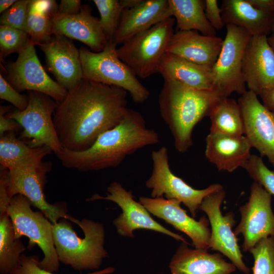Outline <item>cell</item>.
I'll return each instance as SVG.
<instances>
[{
	"mask_svg": "<svg viewBox=\"0 0 274 274\" xmlns=\"http://www.w3.org/2000/svg\"><path fill=\"white\" fill-rule=\"evenodd\" d=\"M122 88L83 78L57 103L53 121L63 148L81 151L118 125L127 108Z\"/></svg>",
	"mask_w": 274,
	"mask_h": 274,
	"instance_id": "cell-1",
	"label": "cell"
},
{
	"mask_svg": "<svg viewBox=\"0 0 274 274\" xmlns=\"http://www.w3.org/2000/svg\"><path fill=\"white\" fill-rule=\"evenodd\" d=\"M159 141V134L147 127L142 115L127 108L120 123L101 134L87 149L72 151L63 148L55 154L66 168L99 170L117 167L127 156Z\"/></svg>",
	"mask_w": 274,
	"mask_h": 274,
	"instance_id": "cell-2",
	"label": "cell"
},
{
	"mask_svg": "<svg viewBox=\"0 0 274 274\" xmlns=\"http://www.w3.org/2000/svg\"><path fill=\"white\" fill-rule=\"evenodd\" d=\"M224 97L215 89H197L164 80L158 98L159 112L178 152L185 153L192 146L194 127L209 116L213 107Z\"/></svg>",
	"mask_w": 274,
	"mask_h": 274,
	"instance_id": "cell-3",
	"label": "cell"
},
{
	"mask_svg": "<svg viewBox=\"0 0 274 274\" xmlns=\"http://www.w3.org/2000/svg\"><path fill=\"white\" fill-rule=\"evenodd\" d=\"M77 224L83 230L81 238L65 219L53 224L55 247L60 262L77 270L99 268L102 259L108 256L104 248V225L88 219L78 220Z\"/></svg>",
	"mask_w": 274,
	"mask_h": 274,
	"instance_id": "cell-4",
	"label": "cell"
},
{
	"mask_svg": "<svg viewBox=\"0 0 274 274\" xmlns=\"http://www.w3.org/2000/svg\"><path fill=\"white\" fill-rule=\"evenodd\" d=\"M116 46L109 42L99 52L81 49L83 78L122 88L129 93L134 102L142 104L148 99L150 92L132 70L120 59Z\"/></svg>",
	"mask_w": 274,
	"mask_h": 274,
	"instance_id": "cell-5",
	"label": "cell"
},
{
	"mask_svg": "<svg viewBox=\"0 0 274 274\" xmlns=\"http://www.w3.org/2000/svg\"><path fill=\"white\" fill-rule=\"evenodd\" d=\"M170 17L124 42L117 48L120 59L137 77L146 78L157 73L161 60L174 33Z\"/></svg>",
	"mask_w": 274,
	"mask_h": 274,
	"instance_id": "cell-6",
	"label": "cell"
},
{
	"mask_svg": "<svg viewBox=\"0 0 274 274\" xmlns=\"http://www.w3.org/2000/svg\"><path fill=\"white\" fill-rule=\"evenodd\" d=\"M32 206L30 201L21 194L11 199L6 212L12 222L15 237L17 239L27 237L29 249L38 245L44 254L40 267L56 272L59 270L60 261L54 243L53 224L41 211L34 212Z\"/></svg>",
	"mask_w": 274,
	"mask_h": 274,
	"instance_id": "cell-7",
	"label": "cell"
},
{
	"mask_svg": "<svg viewBox=\"0 0 274 274\" xmlns=\"http://www.w3.org/2000/svg\"><path fill=\"white\" fill-rule=\"evenodd\" d=\"M51 163L43 162L30 166L9 169H1L0 178L3 180L9 198L21 194L26 197L32 206L38 208L53 224L59 219H68L76 223V219L68 215L64 203H49L44 194L46 175L51 169Z\"/></svg>",
	"mask_w": 274,
	"mask_h": 274,
	"instance_id": "cell-8",
	"label": "cell"
},
{
	"mask_svg": "<svg viewBox=\"0 0 274 274\" xmlns=\"http://www.w3.org/2000/svg\"><path fill=\"white\" fill-rule=\"evenodd\" d=\"M151 159V175L145 183L151 190V197L177 200L187 207L193 218L195 217L206 197L223 189L222 185L216 183L203 189H196L175 175L170 169L165 146L153 150Z\"/></svg>",
	"mask_w": 274,
	"mask_h": 274,
	"instance_id": "cell-9",
	"label": "cell"
},
{
	"mask_svg": "<svg viewBox=\"0 0 274 274\" xmlns=\"http://www.w3.org/2000/svg\"><path fill=\"white\" fill-rule=\"evenodd\" d=\"M27 107L6 116L15 120L22 128L21 136L33 148L46 146L55 154L63 147L55 128L53 115L57 103L43 93L29 91Z\"/></svg>",
	"mask_w": 274,
	"mask_h": 274,
	"instance_id": "cell-10",
	"label": "cell"
},
{
	"mask_svg": "<svg viewBox=\"0 0 274 274\" xmlns=\"http://www.w3.org/2000/svg\"><path fill=\"white\" fill-rule=\"evenodd\" d=\"M226 33L215 63L211 68L213 89L224 97L232 93L241 95L246 91L242 73L243 56L252 37L245 29L232 24L226 25Z\"/></svg>",
	"mask_w": 274,
	"mask_h": 274,
	"instance_id": "cell-11",
	"label": "cell"
},
{
	"mask_svg": "<svg viewBox=\"0 0 274 274\" xmlns=\"http://www.w3.org/2000/svg\"><path fill=\"white\" fill-rule=\"evenodd\" d=\"M225 195L223 189L213 193L204 198L199 208L207 215L211 226L209 248L227 257L243 273L249 274L250 268L243 260L237 238L232 229L236 223L235 215L232 212L225 215L221 213Z\"/></svg>",
	"mask_w": 274,
	"mask_h": 274,
	"instance_id": "cell-12",
	"label": "cell"
},
{
	"mask_svg": "<svg viewBox=\"0 0 274 274\" xmlns=\"http://www.w3.org/2000/svg\"><path fill=\"white\" fill-rule=\"evenodd\" d=\"M241 219L234 233L242 234L244 252H249L261 239L274 237V214L271 195L260 184L254 182L251 186L248 201L241 206Z\"/></svg>",
	"mask_w": 274,
	"mask_h": 274,
	"instance_id": "cell-13",
	"label": "cell"
},
{
	"mask_svg": "<svg viewBox=\"0 0 274 274\" xmlns=\"http://www.w3.org/2000/svg\"><path fill=\"white\" fill-rule=\"evenodd\" d=\"M107 191L106 196L96 194L87 199V201L107 200L115 202L121 209L122 213L113 222L119 235L133 237V231L135 229H145L186 242L182 236L167 229L153 219L147 209L134 200L131 191H127L120 183H111L108 187Z\"/></svg>",
	"mask_w": 274,
	"mask_h": 274,
	"instance_id": "cell-14",
	"label": "cell"
},
{
	"mask_svg": "<svg viewBox=\"0 0 274 274\" xmlns=\"http://www.w3.org/2000/svg\"><path fill=\"white\" fill-rule=\"evenodd\" d=\"M34 46L29 40L16 60L8 64V81L19 92L24 90L40 92L59 103L64 98L67 91L47 74Z\"/></svg>",
	"mask_w": 274,
	"mask_h": 274,
	"instance_id": "cell-15",
	"label": "cell"
},
{
	"mask_svg": "<svg viewBox=\"0 0 274 274\" xmlns=\"http://www.w3.org/2000/svg\"><path fill=\"white\" fill-rule=\"evenodd\" d=\"M237 102L244 120V135L252 147L266 157L274 166V112L250 90L241 95Z\"/></svg>",
	"mask_w": 274,
	"mask_h": 274,
	"instance_id": "cell-16",
	"label": "cell"
},
{
	"mask_svg": "<svg viewBox=\"0 0 274 274\" xmlns=\"http://www.w3.org/2000/svg\"><path fill=\"white\" fill-rule=\"evenodd\" d=\"M139 202L154 216L188 236L194 248L208 250L211 236L209 221L205 216L199 221L191 217L180 206L181 202L164 197H140Z\"/></svg>",
	"mask_w": 274,
	"mask_h": 274,
	"instance_id": "cell-17",
	"label": "cell"
},
{
	"mask_svg": "<svg viewBox=\"0 0 274 274\" xmlns=\"http://www.w3.org/2000/svg\"><path fill=\"white\" fill-rule=\"evenodd\" d=\"M266 36H252L243 59L244 80L261 97L274 86V51Z\"/></svg>",
	"mask_w": 274,
	"mask_h": 274,
	"instance_id": "cell-18",
	"label": "cell"
},
{
	"mask_svg": "<svg viewBox=\"0 0 274 274\" xmlns=\"http://www.w3.org/2000/svg\"><path fill=\"white\" fill-rule=\"evenodd\" d=\"M40 47L45 54L48 70L56 82L67 91L83 79L80 50L71 39L54 34Z\"/></svg>",
	"mask_w": 274,
	"mask_h": 274,
	"instance_id": "cell-19",
	"label": "cell"
},
{
	"mask_svg": "<svg viewBox=\"0 0 274 274\" xmlns=\"http://www.w3.org/2000/svg\"><path fill=\"white\" fill-rule=\"evenodd\" d=\"M88 5L82 6L80 12L66 15L57 12L52 17L53 35L64 36L78 40L93 52L101 51L109 41L102 29L99 18L94 16Z\"/></svg>",
	"mask_w": 274,
	"mask_h": 274,
	"instance_id": "cell-20",
	"label": "cell"
},
{
	"mask_svg": "<svg viewBox=\"0 0 274 274\" xmlns=\"http://www.w3.org/2000/svg\"><path fill=\"white\" fill-rule=\"evenodd\" d=\"M223 42L221 38L200 35L194 30L178 31L172 37L166 53L212 68L219 56Z\"/></svg>",
	"mask_w": 274,
	"mask_h": 274,
	"instance_id": "cell-21",
	"label": "cell"
},
{
	"mask_svg": "<svg viewBox=\"0 0 274 274\" xmlns=\"http://www.w3.org/2000/svg\"><path fill=\"white\" fill-rule=\"evenodd\" d=\"M173 17L168 0H142L123 11L114 43L122 44L132 37Z\"/></svg>",
	"mask_w": 274,
	"mask_h": 274,
	"instance_id": "cell-22",
	"label": "cell"
},
{
	"mask_svg": "<svg viewBox=\"0 0 274 274\" xmlns=\"http://www.w3.org/2000/svg\"><path fill=\"white\" fill-rule=\"evenodd\" d=\"M205 155L219 170L232 172L242 167L251 156L252 148L245 135L210 132L206 139Z\"/></svg>",
	"mask_w": 274,
	"mask_h": 274,
	"instance_id": "cell-23",
	"label": "cell"
},
{
	"mask_svg": "<svg viewBox=\"0 0 274 274\" xmlns=\"http://www.w3.org/2000/svg\"><path fill=\"white\" fill-rule=\"evenodd\" d=\"M172 274H231L236 267L219 253L208 250L191 249L182 242L173 256L169 265Z\"/></svg>",
	"mask_w": 274,
	"mask_h": 274,
	"instance_id": "cell-24",
	"label": "cell"
},
{
	"mask_svg": "<svg viewBox=\"0 0 274 274\" xmlns=\"http://www.w3.org/2000/svg\"><path fill=\"white\" fill-rule=\"evenodd\" d=\"M221 8L225 25L241 27L252 36H267L271 32L274 13L259 10L248 0H224Z\"/></svg>",
	"mask_w": 274,
	"mask_h": 274,
	"instance_id": "cell-25",
	"label": "cell"
},
{
	"mask_svg": "<svg viewBox=\"0 0 274 274\" xmlns=\"http://www.w3.org/2000/svg\"><path fill=\"white\" fill-rule=\"evenodd\" d=\"M157 73L161 74L164 80H174L192 88L214 89L211 68L168 53H165L162 57Z\"/></svg>",
	"mask_w": 274,
	"mask_h": 274,
	"instance_id": "cell-26",
	"label": "cell"
},
{
	"mask_svg": "<svg viewBox=\"0 0 274 274\" xmlns=\"http://www.w3.org/2000/svg\"><path fill=\"white\" fill-rule=\"evenodd\" d=\"M14 132H9L1 136V169L38 165L43 162L45 156L52 152L46 146H29L17 138Z\"/></svg>",
	"mask_w": 274,
	"mask_h": 274,
	"instance_id": "cell-27",
	"label": "cell"
},
{
	"mask_svg": "<svg viewBox=\"0 0 274 274\" xmlns=\"http://www.w3.org/2000/svg\"><path fill=\"white\" fill-rule=\"evenodd\" d=\"M172 16L178 31L194 30L202 35L216 36L204 12V1L168 0Z\"/></svg>",
	"mask_w": 274,
	"mask_h": 274,
	"instance_id": "cell-28",
	"label": "cell"
},
{
	"mask_svg": "<svg viewBox=\"0 0 274 274\" xmlns=\"http://www.w3.org/2000/svg\"><path fill=\"white\" fill-rule=\"evenodd\" d=\"M58 6L53 0H30L26 32L34 45H41L53 35L52 17Z\"/></svg>",
	"mask_w": 274,
	"mask_h": 274,
	"instance_id": "cell-29",
	"label": "cell"
},
{
	"mask_svg": "<svg viewBox=\"0 0 274 274\" xmlns=\"http://www.w3.org/2000/svg\"><path fill=\"white\" fill-rule=\"evenodd\" d=\"M210 132L232 136L244 135V123L238 103L224 97L212 109L210 115Z\"/></svg>",
	"mask_w": 274,
	"mask_h": 274,
	"instance_id": "cell-30",
	"label": "cell"
},
{
	"mask_svg": "<svg viewBox=\"0 0 274 274\" xmlns=\"http://www.w3.org/2000/svg\"><path fill=\"white\" fill-rule=\"evenodd\" d=\"M26 250L20 239L15 237L12 222L7 212L0 213V272L10 274L19 265Z\"/></svg>",
	"mask_w": 274,
	"mask_h": 274,
	"instance_id": "cell-31",
	"label": "cell"
},
{
	"mask_svg": "<svg viewBox=\"0 0 274 274\" xmlns=\"http://www.w3.org/2000/svg\"><path fill=\"white\" fill-rule=\"evenodd\" d=\"M100 14V22L109 42H114L123 11L122 0H94Z\"/></svg>",
	"mask_w": 274,
	"mask_h": 274,
	"instance_id": "cell-32",
	"label": "cell"
},
{
	"mask_svg": "<svg viewBox=\"0 0 274 274\" xmlns=\"http://www.w3.org/2000/svg\"><path fill=\"white\" fill-rule=\"evenodd\" d=\"M249 252L254 258L253 274H274V237L261 239Z\"/></svg>",
	"mask_w": 274,
	"mask_h": 274,
	"instance_id": "cell-33",
	"label": "cell"
},
{
	"mask_svg": "<svg viewBox=\"0 0 274 274\" xmlns=\"http://www.w3.org/2000/svg\"><path fill=\"white\" fill-rule=\"evenodd\" d=\"M30 40L24 30L6 25L0 26L1 57L5 58L13 53L18 54L26 46Z\"/></svg>",
	"mask_w": 274,
	"mask_h": 274,
	"instance_id": "cell-34",
	"label": "cell"
},
{
	"mask_svg": "<svg viewBox=\"0 0 274 274\" xmlns=\"http://www.w3.org/2000/svg\"><path fill=\"white\" fill-rule=\"evenodd\" d=\"M255 182L274 196V170L269 169L261 157L251 155L242 166Z\"/></svg>",
	"mask_w": 274,
	"mask_h": 274,
	"instance_id": "cell-35",
	"label": "cell"
},
{
	"mask_svg": "<svg viewBox=\"0 0 274 274\" xmlns=\"http://www.w3.org/2000/svg\"><path fill=\"white\" fill-rule=\"evenodd\" d=\"M30 0H18L0 17L1 25L26 31L28 7Z\"/></svg>",
	"mask_w": 274,
	"mask_h": 274,
	"instance_id": "cell-36",
	"label": "cell"
},
{
	"mask_svg": "<svg viewBox=\"0 0 274 274\" xmlns=\"http://www.w3.org/2000/svg\"><path fill=\"white\" fill-rule=\"evenodd\" d=\"M40 260L36 255L27 256L23 254L20 256L18 266L10 274H55L41 268ZM115 271L113 267H108L100 270L86 274H111Z\"/></svg>",
	"mask_w": 274,
	"mask_h": 274,
	"instance_id": "cell-37",
	"label": "cell"
},
{
	"mask_svg": "<svg viewBox=\"0 0 274 274\" xmlns=\"http://www.w3.org/2000/svg\"><path fill=\"white\" fill-rule=\"evenodd\" d=\"M0 97L10 102L19 111L25 109L29 101L28 96L21 94L2 74L0 75Z\"/></svg>",
	"mask_w": 274,
	"mask_h": 274,
	"instance_id": "cell-38",
	"label": "cell"
},
{
	"mask_svg": "<svg viewBox=\"0 0 274 274\" xmlns=\"http://www.w3.org/2000/svg\"><path fill=\"white\" fill-rule=\"evenodd\" d=\"M204 12L207 20L216 30L222 29L225 25L221 8L217 0H204Z\"/></svg>",
	"mask_w": 274,
	"mask_h": 274,
	"instance_id": "cell-39",
	"label": "cell"
},
{
	"mask_svg": "<svg viewBox=\"0 0 274 274\" xmlns=\"http://www.w3.org/2000/svg\"><path fill=\"white\" fill-rule=\"evenodd\" d=\"M7 107L1 106L0 108V135L2 136L5 133L14 132L21 127L14 120L8 118L5 113L7 112Z\"/></svg>",
	"mask_w": 274,
	"mask_h": 274,
	"instance_id": "cell-40",
	"label": "cell"
},
{
	"mask_svg": "<svg viewBox=\"0 0 274 274\" xmlns=\"http://www.w3.org/2000/svg\"><path fill=\"white\" fill-rule=\"evenodd\" d=\"M80 0H61L58 8L60 14L72 15L79 13L82 6Z\"/></svg>",
	"mask_w": 274,
	"mask_h": 274,
	"instance_id": "cell-41",
	"label": "cell"
},
{
	"mask_svg": "<svg viewBox=\"0 0 274 274\" xmlns=\"http://www.w3.org/2000/svg\"><path fill=\"white\" fill-rule=\"evenodd\" d=\"M248 1L259 10L274 13V0H248Z\"/></svg>",
	"mask_w": 274,
	"mask_h": 274,
	"instance_id": "cell-42",
	"label": "cell"
},
{
	"mask_svg": "<svg viewBox=\"0 0 274 274\" xmlns=\"http://www.w3.org/2000/svg\"><path fill=\"white\" fill-rule=\"evenodd\" d=\"M262 104L274 112V86L261 97Z\"/></svg>",
	"mask_w": 274,
	"mask_h": 274,
	"instance_id": "cell-43",
	"label": "cell"
},
{
	"mask_svg": "<svg viewBox=\"0 0 274 274\" xmlns=\"http://www.w3.org/2000/svg\"><path fill=\"white\" fill-rule=\"evenodd\" d=\"M15 0H1L0 1V13H3L10 7H11L16 2Z\"/></svg>",
	"mask_w": 274,
	"mask_h": 274,
	"instance_id": "cell-44",
	"label": "cell"
},
{
	"mask_svg": "<svg viewBox=\"0 0 274 274\" xmlns=\"http://www.w3.org/2000/svg\"><path fill=\"white\" fill-rule=\"evenodd\" d=\"M268 42L274 51V34H271V36L267 38Z\"/></svg>",
	"mask_w": 274,
	"mask_h": 274,
	"instance_id": "cell-45",
	"label": "cell"
},
{
	"mask_svg": "<svg viewBox=\"0 0 274 274\" xmlns=\"http://www.w3.org/2000/svg\"><path fill=\"white\" fill-rule=\"evenodd\" d=\"M271 34H274V19L271 26Z\"/></svg>",
	"mask_w": 274,
	"mask_h": 274,
	"instance_id": "cell-46",
	"label": "cell"
}]
</instances>
